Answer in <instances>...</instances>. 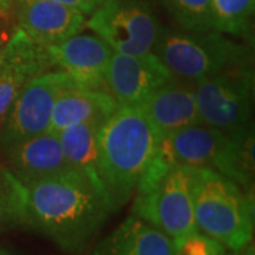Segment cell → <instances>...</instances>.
<instances>
[{
    "instance_id": "1",
    "label": "cell",
    "mask_w": 255,
    "mask_h": 255,
    "mask_svg": "<svg viewBox=\"0 0 255 255\" xmlns=\"http://www.w3.org/2000/svg\"><path fill=\"white\" fill-rule=\"evenodd\" d=\"M21 186L23 227L65 254L82 253L115 211L108 196L75 169Z\"/></svg>"
},
{
    "instance_id": "2",
    "label": "cell",
    "mask_w": 255,
    "mask_h": 255,
    "mask_svg": "<svg viewBox=\"0 0 255 255\" xmlns=\"http://www.w3.org/2000/svg\"><path fill=\"white\" fill-rule=\"evenodd\" d=\"M160 139L137 107L118 108L98 130V166L114 210L135 194L137 182L153 160Z\"/></svg>"
},
{
    "instance_id": "3",
    "label": "cell",
    "mask_w": 255,
    "mask_h": 255,
    "mask_svg": "<svg viewBox=\"0 0 255 255\" xmlns=\"http://www.w3.org/2000/svg\"><path fill=\"white\" fill-rule=\"evenodd\" d=\"M196 228L214 238L227 251H238L253 241V193L210 169L189 167Z\"/></svg>"
},
{
    "instance_id": "4",
    "label": "cell",
    "mask_w": 255,
    "mask_h": 255,
    "mask_svg": "<svg viewBox=\"0 0 255 255\" xmlns=\"http://www.w3.org/2000/svg\"><path fill=\"white\" fill-rule=\"evenodd\" d=\"M152 53L173 77L193 84L254 64L253 47L216 30L193 33L177 27H162Z\"/></svg>"
},
{
    "instance_id": "5",
    "label": "cell",
    "mask_w": 255,
    "mask_h": 255,
    "mask_svg": "<svg viewBox=\"0 0 255 255\" xmlns=\"http://www.w3.org/2000/svg\"><path fill=\"white\" fill-rule=\"evenodd\" d=\"M162 142L176 164L214 170L253 193L254 128L231 137L199 122L167 135Z\"/></svg>"
},
{
    "instance_id": "6",
    "label": "cell",
    "mask_w": 255,
    "mask_h": 255,
    "mask_svg": "<svg viewBox=\"0 0 255 255\" xmlns=\"http://www.w3.org/2000/svg\"><path fill=\"white\" fill-rule=\"evenodd\" d=\"M199 118L231 137L253 127L254 68L240 67L194 82Z\"/></svg>"
},
{
    "instance_id": "7",
    "label": "cell",
    "mask_w": 255,
    "mask_h": 255,
    "mask_svg": "<svg viewBox=\"0 0 255 255\" xmlns=\"http://www.w3.org/2000/svg\"><path fill=\"white\" fill-rule=\"evenodd\" d=\"M133 213L173 241L197 231L187 166L173 164L153 180L139 183Z\"/></svg>"
},
{
    "instance_id": "8",
    "label": "cell",
    "mask_w": 255,
    "mask_h": 255,
    "mask_svg": "<svg viewBox=\"0 0 255 255\" xmlns=\"http://www.w3.org/2000/svg\"><path fill=\"white\" fill-rule=\"evenodd\" d=\"M85 26L115 53L128 55L152 53L163 27L153 0H105Z\"/></svg>"
},
{
    "instance_id": "9",
    "label": "cell",
    "mask_w": 255,
    "mask_h": 255,
    "mask_svg": "<svg viewBox=\"0 0 255 255\" xmlns=\"http://www.w3.org/2000/svg\"><path fill=\"white\" fill-rule=\"evenodd\" d=\"M73 87H77L73 80L57 70H48L30 80L0 128V152L47 132L58 97Z\"/></svg>"
},
{
    "instance_id": "10",
    "label": "cell",
    "mask_w": 255,
    "mask_h": 255,
    "mask_svg": "<svg viewBox=\"0 0 255 255\" xmlns=\"http://www.w3.org/2000/svg\"><path fill=\"white\" fill-rule=\"evenodd\" d=\"M50 67L67 74L78 88L105 90L114 50L97 34H74L46 48Z\"/></svg>"
},
{
    "instance_id": "11",
    "label": "cell",
    "mask_w": 255,
    "mask_h": 255,
    "mask_svg": "<svg viewBox=\"0 0 255 255\" xmlns=\"http://www.w3.org/2000/svg\"><path fill=\"white\" fill-rule=\"evenodd\" d=\"M172 77L153 53L128 55L114 51L107 70V91L118 104V108H139Z\"/></svg>"
},
{
    "instance_id": "12",
    "label": "cell",
    "mask_w": 255,
    "mask_h": 255,
    "mask_svg": "<svg viewBox=\"0 0 255 255\" xmlns=\"http://www.w3.org/2000/svg\"><path fill=\"white\" fill-rule=\"evenodd\" d=\"M18 28L36 43L48 48L85 27L87 14L57 0H10Z\"/></svg>"
},
{
    "instance_id": "13",
    "label": "cell",
    "mask_w": 255,
    "mask_h": 255,
    "mask_svg": "<svg viewBox=\"0 0 255 255\" xmlns=\"http://www.w3.org/2000/svg\"><path fill=\"white\" fill-rule=\"evenodd\" d=\"M48 70L51 67L46 48L37 46L18 28L0 54V128L26 84Z\"/></svg>"
},
{
    "instance_id": "14",
    "label": "cell",
    "mask_w": 255,
    "mask_h": 255,
    "mask_svg": "<svg viewBox=\"0 0 255 255\" xmlns=\"http://www.w3.org/2000/svg\"><path fill=\"white\" fill-rule=\"evenodd\" d=\"M162 140L182 128L201 122L194 84L172 77L139 107Z\"/></svg>"
},
{
    "instance_id": "15",
    "label": "cell",
    "mask_w": 255,
    "mask_h": 255,
    "mask_svg": "<svg viewBox=\"0 0 255 255\" xmlns=\"http://www.w3.org/2000/svg\"><path fill=\"white\" fill-rule=\"evenodd\" d=\"M10 173L21 184H28L73 169L57 133L44 132L1 150Z\"/></svg>"
},
{
    "instance_id": "16",
    "label": "cell",
    "mask_w": 255,
    "mask_h": 255,
    "mask_svg": "<svg viewBox=\"0 0 255 255\" xmlns=\"http://www.w3.org/2000/svg\"><path fill=\"white\" fill-rule=\"evenodd\" d=\"M90 255H173V240L132 214L94 247Z\"/></svg>"
},
{
    "instance_id": "17",
    "label": "cell",
    "mask_w": 255,
    "mask_h": 255,
    "mask_svg": "<svg viewBox=\"0 0 255 255\" xmlns=\"http://www.w3.org/2000/svg\"><path fill=\"white\" fill-rule=\"evenodd\" d=\"M118 110V104L105 90L68 88L55 102L48 132L58 133L63 129L92 121H107Z\"/></svg>"
},
{
    "instance_id": "18",
    "label": "cell",
    "mask_w": 255,
    "mask_h": 255,
    "mask_svg": "<svg viewBox=\"0 0 255 255\" xmlns=\"http://www.w3.org/2000/svg\"><path fill=\"white\" fill-rule=\"evenodd\" d=\"M105 121H92L63 129L58 139L68 164L82 173L102 193L107 194L98 166V130Z\"/></svg>"
},
{
    "instance_id": "19",
    "label": "cell",
    "mask_w": 255,
    "mask_h": 255,
    "mask_svg": "<svg viewBox=\"0 0 255 255\" xmlns=\"http://www.w3.org/2000/svg\"><path fill=\"white\" fill-rule=\"evenodd\" d=\"M255 0H211L213 30L228 36L250 38Z\"/></svg>"
},
{
    "instance_id": "20",
    "label": "cell",
    "mask_w": 255,
    "mask_h": 255,
    "mask_svg": "<svg viewBox=\"0 0 255 255\" xmlns=\"http://www.w3.org/2000/svg\"><path fill=\"white\" fill-rule=\"evenodd\" d=\"M176 27L203 33L213 30L211 0H159Z\"/></svg>"
},
{
    "instance_id": "21",
    "label": "cell",
    "mask_w": 255,
    "mask_h": 255,
    "mask_svg": "<svg viewBox=\"0 0 255 255\" xmlns=\"http://www.w3.org/2000/svg\"><path fill=\"white\" fill-rule=\"evenodd\" d=\"M21 183L0 164V233L23 227V197Z\"/></svg>"
},
{
    "instance_id": "22",
    "label": "cell",
    "mask_w": 255,
    "mask_h": 255,
    "mask_svg": "<svg viewBox=\"0 0 255 255\" xmlns=\"http://www.w3.org/2000/svg\"><path fill=\"white\" fill-rule=\"evenodd\" d=\"M227 250L214 238L194 231L173 241V255H226Z\"/></svg>"
},
{
    "instance_id": "23",
    "label": "cell",
    "mask_w": 255,
    "mask_h": 255,
    "mask_svg": "<svg viewBox=\"0 0 255 255\" xmlns=\"http://www.w3.org/2000/svg\"><path fill=\"white\" fill-rule=\"evenodd\" d=\"M17 30V21L10 0H0V54L4 51Z\"/></svg>"
},
{
    "instance_id": "24",
    "label": "cell",
    "mask_w": 255,
    "mask_h": 255,
    "mask_svg": "<svg viewBox=\"0 0 255 255\" xmlns=\"http://www.w3.org/2000/svg\"><path fill=\"white\" fill-rule=\"evenodd\" d=\"M65 6H70L73 9L81 11L84 14H91L95 9H98L105 0H57Z\"/></svg>"
},
{
    "instance_id": "25",
    "label": "cell",
    "mask_w": 255,
    "mask_h": 255,
    "mask_svg": "<svg viewBox=\"0 0 255 255\" xmlns=\"http://www.w3.org/2000/svg\"><path fill=\"white\" fill-rule=\"evenodd\" d=\"M226 255H255L254 244H253V241H251L250 244H247L244 248H241V250H238V251H227V254Z\"/></svg>"
},
{
    "instance_id": "26",
    "label": "cell",
    "mask_w": 255,
    "mask_h": 255,
    "mask_svg": "<svg viewBox=\"0 0 255 255\" xmlns=\"http://www.w3.org/2000/svg\"><path fill=\"white\" fill-rule=\"evenodd\" d=\"M0 255H11V254H9V253H7V251H4V250H0Z\"/></svg>"
}]
</instances>
